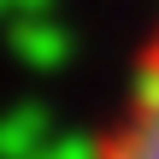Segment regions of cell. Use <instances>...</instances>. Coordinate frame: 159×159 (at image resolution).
Masks as SVG:
<instances>
[{
  "label": "cell",
  "mask_w": 159,
  "mask_h": 159,
  "mask_svg": "<svg viewBox=\"0 0 159 159\" xmlns=\"http://www.w3.org/2000/svg\"><path fill=\"white\" fill-rule=\"evenodd\" d=\"M89 159H159V30L142 47L130 94L112 112V124L100 130V142H94Z\"/></svg>",
  "instance_id": "1"
}]
</instances>
